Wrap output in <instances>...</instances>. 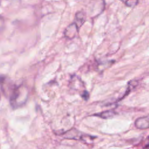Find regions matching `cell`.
I'll use <instances>...</instances> for the list:
<instances>
[{"label": "cell", "mask_w": 149, "mask_h": 149, "mask_svg": "<svg viewBox=\"0 0 149 149\" xmlns=\"http://www.w3.org/2000/svg\"><path fill=\"white\" fill-rule=\"evenodd\" d=\"M27 91L26 88L21 86L14 87L10 95V102L14 108L22 105L26 101Z\"/></svg>", "instance_id": "6da1fadb"}, {"label": "cell", "mask_w": 149, "mask_h": 149, "mask_svg": "<svg viewBox=\"0 0 149 149\" xmlns=\"http://www.w3.org/2000/svg\"><path fill=\"white\" fill-rule=\"evenodd\" d=\"M65 137L68 138V139H76V140H83V141H86L88 140L89 136H87L81 134L80 132H78L77 130L73 129L70 130L69 131L67 132L66 133H65Z\"/></svg>", "instance_id": "7a4b0ae2"}, {"label": "cell", "mask_w": 149, "mask_h": 149, "mask_svg": "<svg viewBox=\"0 0 149 149\" xmlns=\"http://www.w3.org/2000/svg\"><path fill=\"white\" fill-rule=\"evenodd\" d=\"M135 126L137 128L140 129L149 128V118L144 116L137 119L135 121Z\"/></svg>", "instance_id": "3957f363"}, {"label": "cell", "mask_w": 149, "mask_h": 149, "mask_svg": "<svg viewBox=\"0 0 149 149\" xmlns=\"http://www.w3.org/2000/svg\"><path fill=\"white\" fill-rule=\"evenodd\" d=\"M79 28L75 23L69 25L65 31V36L69 38H73L78 31Z\"/></svg>", "instance_id": "277c9868"}, {"label": "cell", "mask_w": 149, "mask_h": 149, "mask_svg": "<svg viewBox=\"0 0 149 149\" xmlns=\"http://www.w3.org/2000/svg\"><path fill=\"white\" fill-rule=\"evenodd\" d=\"M84 20H85V16L83 13L80 12H78L76 13L75 23L76 24L78 28L80 27V26L84 22Z\"/></svg>", "instance_id": "5b68a950"}, {"label": "cell", "mask_w": 149, "mask_h": 149, "mask_svg": "<svg viewBox=\"0 0 149 149\" xmlns=\"http://www.w3.org/2000/svg\"><path fill=\"white\" fill-rule=\"evenodd\" d=\"M115 114H116V113L115 112V111H113L112 110H108L107 111H104V112L95 114V115L98 116V117L104 118V119H108V118L112 117Z\"/></svg>", "instance_id": "8992f818"}, {"label": "cell", "mask_w": 149, "mask_h": 149, "mask_svg": "<svg viewBox=\"0 0 149 149\" xmlns=\"http://www.w3.org/2000/svg\"><path fill=\"white\" fill-rule=\"evenodd\" d=\"M137 2H138V0H126L125 2V3L128 6L133 7L137 5Z\"/></svg>", "instance_id": "52a82bcc"}, {"label": "cell", "mask_w": 149, "mask_h": 149, "mask_svg": "<svg viewBox=\"0 0 149 149\" xmlns=\"http://www.w3.org/2000/svg\"><path fill=\"white\" fill-rule=\"evenodd\" d=\"M81 97L82 98L85 100H87L89 98V94H88V92L86 90H84V91L83 92V94L81 95Z\"/></svg>", "instance_id": "ba28073f"}, {"label": "cell", "mask_w": 149, "mask_h": 149, "mask_svg": "<svg viewBox=\"0 0 149 149\" xmlns=\"http://www.w3.org/2000/svg\"><path fill=\"white\" fill-rule=\"evenodd\" d=\"M148 147H149V146H148V145L146 146V147H144V148H148Z\"/></svg>", "instance_id": "9c48e42d"}]
</instances>
